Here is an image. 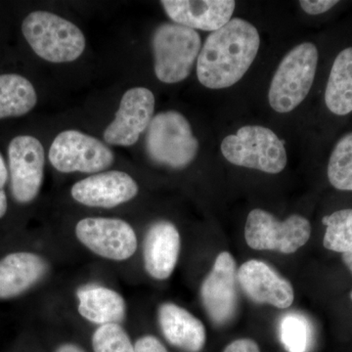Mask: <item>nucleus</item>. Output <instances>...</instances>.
I'll return each mask as SVG.
<instances>
[{
    "mask_svg": "<svg viewBox=\"0 0 352 352\" xmlns=\"http://www.w3.org/2000/svg\"><path fill=\"white\" fill-rule=\"evenodd\" d=\"M237 281L232 254L220 252L201 286V302L215 325H224L235 316L238 308Z\"/></svg>",
    "mask_w": 352,
    "mask_h": 352,
    "instance_id": "11",
    "label": "nucleus"
},
{
    "mask_svg": "<svg viewBox=\"0 0 352 352\" xmlns=\"http://www.w3.org/2000/svg\"><path fill=\"white\" fill-rule=\"evenodd\" d=\"M50 264L41 254L15 252L0 258V300L24 295L44 279Z\"/></svg>",
    "mask_w": 352,
    "mask_h": 352,
    "instance_id": "16",
    "label": "nucleus"
},
{
    "mask_svg": "<svg viewBox=\"0 0 352 352\" xmlns=\"http://www.w3.org/2000/svg\"><path fill=\"white\" fill-rule=\"evenodd\" d=\"M76 239L95 256L106 261H126L138 249L133 227L115 217H85L75 227Z\"/></svg>",
    "mask_w": 352,
    "mask_h": 352,
    "instance_id": "8",
    "label": "nucleus"
},
{
    "mask_svg": "<svg viewBox=\"0 0 352 352\" xmlns=\"http://www.w3.org/2000/svg\"><path fill=\"white\" fill-rule=\"evenodd\" d=\"M342 261H344V265L349 268L352 274V249L349 250V251L344 252V254H342Z\"/></svg>",
    "mask_w": 352,
    "mask_h": 352,
    "instance_id": "31",
    "label": "nucleus"
},
{
    "mask_svg": "<svg viewBox=\"0 0 352 352\" xmlns=\"http://www.w3.org/2000/svg\"><path fill=\"white\" fill-rule=\"evenodd\" d=\"M223 352H261L258 344L251 339L234 340L228 344Z\"/></svg>",
    "mask_w": 352,
    "mask_h": 352,
    "instance_id": "29",
    "label": "nucleus"
},
{
    "mask_svg": "<svg viewBox=\"0 0 352 352\" xmlns=\"http://www.w3.org/2000/svg\"><path fill=\"white\" fill-rule=\"evenodd\" d=\"M152 47L157 80L177 83L191 74L201 52V39L195 30L175 23H164L153 34Z\"/></svg>",
    "mask_w": 352,
    "mask_h": 352,
    "instance_id": "6",
    "label": "nucleus"
},
{
    "mask_svg": "<svg viewBox=\"0 0 352 352\" xmlns=\"http://www.w3.org/2000/svg\"><path fill=\"white\" fill-rule=\"evenodd\" d=\"M9 173L7 170L6 161L0 153V219L6 214L8 201L6 193V186L8 182Z\"/></svg>",
    "mask_w": 352,
    "mask_h": 352,
    "instance_id": "28",
    "label": "nucleus"
},
{
    "mask_svg": "<svg viewBox=\"0 0 352 352\" xmlns=\"http://www.w3.org/2000/svg\"><path fill=\"white\" fill-rule=\"evenodd\" d=\"M182 250L179 231L173 222L159 220L148 229L143 242V264L153 279L164 281L173 275Z\"/></svg>",
    "mask_w": 352,
    "mask_h": 352,
    "instance_id": "15",
    "label": "nucleus"
},
{
    "mask_svg": "<svg viewBox=\"0 0 352 352\" xmlns=\"http://www.w3.org/2000/svg\"><path fill=\"white\" fill-rule=\"evenodd\" d=\"M11 195L21 205L32 203L41 192L45 153L38 138L16 136L8 146Z\"/></svg>",
    "mask_w": 352,
    "mask_h": 352,
    "instance_id": "10",
    "label": "nucleus"
},
{
    "mask_svg": "<svg viewBox=\"0 0 352 352\" xmlns=\"http://www.w3.org/2000/svg\"><path fill=\"white\" fill-rule=\"evenodd\" d=\"M317 64L318 50L314 43H300L289 51L271 82L268 92L271 108L280 113L295 110L311 89Z\"/></svg>",
    "mask_w": 352,
    "mask_h": 352,
    "instance_id": "5",
    "label": "nucleus"
},
{
    "mask_svg": "<svg viewBox=\"0 0 352 352\" xmlns=\"http://www.w3.org/2000/svg\"><path fill=\"white\" fill-rule=\"evenodd\" d=\"M280 339L288 352H307L310 329L307 319L298 314H288L280 323Z\"/></svg>",
    "mask_w": 352,
    "mask_h": 352,
    "instance_id": "25",
    "label": "nucleus"
},
{
    "mask_svg": "<svg viewBox=\"0 0 352 352\" xmlns=\"http://www.w3.org/2000/svg\"><path fill=\"white\" fill-rule=\"evenodd\" d=\"M147 129L146 151L155 163L182 170L196 159L198 139L182 113L176 111L157 113Z\"/></svg>",
    "mask_w": 352,
    "mask_h": 352,
    "instance_id": "4",
    "label": "nucleus"
},
{
    "mask_svg": "<svg viewBox=\"0 0 352 352\" xmlns=\"http://www.w3.org/2000/svg\"><path fill=\"white\" fill-rule=\"evenodd\" d=\"M161 4L175 24L212 32L231 20L236 7L233 0H164Z\"/></svg>",
    "mask_w": 352,
    "mask_h": 352,
    "instance_id": "17",
    "label": "nucleus"
},
{
    "mask_svg": "<svg viewBox=\"0 0 352 352\" xmlns=\"http://www.w3.org/2000/svg\"><path fill=\"white\" fill-rule=\"evenodd\" d=\"M329 182L336 189L352 191V132L340 139L328 164Z\"/></svg>",
    "mask_w": 352,
    "mask_h": 352,
    "instance_id": "22",
    "label": "nucleus"
},
{
    "mask_svg": "<svg viewBox=\"0 0 352 352\" xmlns=\"http://www.w3.org/2000/svg\"><path fill=\"white\" fill-rule=\"evenodd\" d=\"M322 222L326 226L325 249L342 254L352 249V208L337 210L324 217Z\"/></svg>",
    "mask_w": 352,
    "mask_h": 352,
    "instance_id": "23",
    "label": "nucleus"
},
{
    "mask_svg": "<svg viewBox=\"0 0 352 352\" xmlns=\"http://www.w3.org/2000/svg\"><path fill=\"white\" fill-rule=\"evenodd\" d=\"M157 322L171 346L185 352H201L205 347V325L185 308L173 302L162 303L157 309Z\"/></svg>",
    "mask_w": 352,
    "mask_h": 352,
    "instance_id": "18",
    "label": "nucleus"
},
{
    "mask_svg": "<svg viewBox=\"0 0 352 352\" xmlns=\"http://www.w3.org/2000/svg\"><path fill=\"white\" fill-rule=\"evenodd\" d=\"M220 150L230 164L270 175L281 173L288 163L283 141L261 126L241 127L237 133L223 139Z\"/></svg>",
    "mask_w": 352,
    "mask_h": 352,
    "instance_id": "3",
    "label": "nucleus"
},
{
    "mask_svg": "<svg viewBox=\"0 0 352 352\" xmlns=\"http://www.w3.org/2000/svg\"><path fill=\"white\" fill-rule=\"evenodd\" d=\"M310 235V222L302 215H291L284 221H279L270 212L254 208L245 222V242L256 251L294 254L307 244Z\"/></svg>",
    "mask_w": 352,
    "mask_h": 352,
    "instance_id": "7",
    "label": "nucleus"
},
{
    "mask_svg": "<svg viewBox=\"0 0 352 352\" xmlns=\"http://www.w3.org/2000/svg\"><path fill=\"white\" fill-rule=\"evenodd\" d=\"M91 344L94 352H135L122 324L98 326L92 333Z\"/></svg>",
    "mask_w": 352,
    "mask_h": 352,
    "instance_id": "24",
    "label": "nucleus"
},
{
    "mask_svg": "<svg viewBox=\"0 0 352 352\" xmlns=\"http://www.w3.org/2000/svg\"><path fill=\"white\" fill-rule=\"evenodd\" d=\"M339 3L337 0H302L300 6L305 13L309 15H319L327 12L336 4Z\"/></svg>",
    "mask_w": 352,
    "mask_h": 352,
    "instance_id": "26",
    "label": "nucleus"
},
{
    "mask_svg": "<svg viewBox=\"0 0 352 352\" xmlns=\"http://www.w3.org/2000/svg\"><path fill=\"white\" fill-rule=\"evenodd\" d=\"M38 103L34 85L17 74L0 75V120L31 112Z\"/></svg>",
    "mask_w": 352,
    "mask_h": 352,
    "instance_id": "21",
    "label": "nucleus"
},
{
    "mask_svg": "<svg viewBox=\"0 0 352 352\" xmlns=\"http://www.w3.org/2000/svg\"><path fill=\"white\" fill-rule=\"evenodd\" d=\"M78 312L94 325L122 324L126 316V302L119 292L102 285H87L76 292Z\"/></svg>",
    "mask_w": 352,
    "mask_h": 352,
    "instance_id": "19",
    "label": "nucleus"
},
{
    "mask_svg": "<svg viewBox=\"0 0 352 352\" xmlns=\"http://www.w3.org/2000/svg\"><path fill=\"white\" fill-rule=\"evenodd\" d=\"M256 28L240 18L231 19L206 39L197 60V76L204 87L223 89L242 80L258 55Z\"/></svg>",
    "mask_w": 352,
    "mask_h": 352,
    "instance_id": "1",
    "label": "nucleus"
},
{
    "mask_svg": "<svg viewBox=\"0 0 352 352\" xmlns=\"http://www.w3.org/2000/svg\"><path fill=\"white\" fill-rule=\"evenodd\" d=\"M237 279L248 298L258 305L285 309L295 300L292 284L263 261H245L237 270Z\"/></svg>",
    "mask_w": 352,
    "mask_h": 352,
    "instance_id": "14",
    "label": "nucleus"
},
{
    "mask_svg": "<svg viewBox=\"0 0 352 352\" xmlns=\"http://www.w3.org/2000/svg\"><path fill=\"white\" fill-rule=\"evenodd\" d=\"M155 104L154 94L148 88L127 90L120 100L115 120L104 131L106 143L122 147L135 144L154 118Z\"/></svg>",
    "mask_w": 352,
    "mask_h": 352,
    "instance_id": "12",
    "label": "nucleus"
},
{
    "mask_svg": "<svg viewBox=\"0 0 352 352\" xmlns=\"http://www.w3.org/2000/svg\"><path fill=\"white\" fill-rule=\"evenodd\" d=\"M351 300H352V292H351Z\"/></svg>",
    "mask_w": 352,
    "mask_h": 352,
    "instance_id": "32",
    "label": "nucleus"
},
{
    "mask_svg": "<svg viewBox=\"0 0 352 352\" xmlns=\"http://www.w3.org/2000/svg\"><path fill=\"white\" fill-rule=\"evenodd\" d=\"M48 159L60 173L95 175L110 168L115 162V155L99 139L69 129L58 134L53 140Z\"/></svg>",
    "mask_w": 352,
    "mask_h": 352,
    "instance_id": "9",
    "label": "nucleus"
},
{
    "mask_svg": "<svg viewBox=\"0 0 352 352\" xmlns=\"http://www.w3.org/2000/svg\"><path fill=\"white\" fill-rule=\"evenodd\" d=\"M325 103L335 115L352 112V47L342 50L333 61L326 87Z\"/></svg>",
    "mask_w": 352,
    "mask_h": 352,
    "instance_id": "20",
    "label": "nucleus"
},
{
    "mask_svg": "<svg viewBox=\"0 0 352 352\" xmlns=\"http://www.w3.org/2000/svg\"><path fill=\"white\" fill-rule=\"evenodd\" d=\"M55 352H85L82 347L75 344H63L57 347Z\"/></svg>",
    "mask_w": 352,
    "mask_h": 352,
    "instance_id": "30",
    "label": "nucleus"
},
{
    "mask_svg": "<svg viewBox=\"0 0 352 352\" xmlns=\"http://www.w3.org/2000/svg\"><path fill=\"white\" fill-rule=\"evenodd\" d=\"M22 32L34 53L51 63L76 61L87 44L78 25L48 11L30 13L23 21Z\"/></svg>",
    "mask_w": 352,
    "mask_h": 352,
    "instance_id": "2",
    "label": "nucleus"
},
{
    "mask_svg": "<svg viewBox=\"0 0 352 352\" xmlns=\"http://www.w3.org/2000/svg\"><path fill=\"white\" fill-rule=\"evenodd\" d=\"M135 352H168L161 340L151 335L139 338L134 344Z\"/></svg>",
    "mask_w": 352,
    "mask_h": 352,
    "instance_id": "27",
    "label": "nucleus"
},
{
    "mask_svg": "<svg viewBox=\"0 0 352 352\" xmlns=\"http://www.w3.org/2000/svg\"><path fill=\"white\" fill-rule=\"evenodd\" d=\"M138 192V182L129 173L108 170L76 182L71 195L76 203L85 207L113 208L133 200Z\"/></svg>",
    "mask_w": 352,
    "mask_h": 352,
    "instance_id": "13",
    "label": "nucleus"
}]
</instances>
